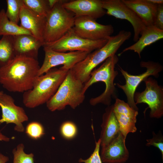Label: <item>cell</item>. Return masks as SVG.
Segmentation results:
<instances>
[{"mask_svg": "<svg viewBox=\"0 0 163 163\" xmlns=\"http://www.w3.org/2000/svg\"><path fill=\"white\" fill-rule=\"evenodd\" d=\"M40 67L37 59L16 55L0 67V84L10 92L24 93L32 88Z\"/></svg>", "mask_w": 163, "mask_h": 163, "instance_id": "obj_1", "label": "cell"}, {"mask_svg": "<svg viewBox=\"0 0 163 163\" xmlns=\"http://www.w3.org/2000/svg\"><path fill=\"white\" fill-rule=\"evenodd\" d=\"M131 35L130 32L122 30L116 35L111 36L104 46L88 53L84 59L70 69V71L76 79L84 84L89 79L94 69L109 57L115 54Z\"/></svg>", "mask_w": 163, "mask_h": 163, "instance_id": "obj_2", "label": "cell"}, {"mask_svg": "<svg viewBox=\"0 0 163 163\" xmlns=\"http://www.w3.org/2000/svg\"><path fill=\"white\" fill-rule=\"evenodd\" d=\"M69 70L52 68L37 76L32 89L24 92L23 101L27 107L33 108L46 103L54 95Z\"/></svg>", "mask_w": 163, "mask_h": 163, "instance_id": "obj_3", "label": "cell"}, {"mask_svg": "<svg viewBox=\"0 0 163 163\" xmlns=\"http://www.w3.org/2000/svg\"><path fill=\"white\" fill-rule=\"evenodd\" d=\"M118 60V58L116 54L109 57L99 67L91 72L89 79L84 84L85 92L88 88L95 83L102 82L105 84L104 92L100 95L90 99L89 102L91 105L101 103L109 106L111 105L112 98H116L114 81L118 74L117 71L115 70V67Z\"/></svg>", "mask_w": 163, "mask_h": 163, "instance_id": "obj_4", "label": "cell"}, {"mask_svg": "<svg viewBox=\"0 0 163 163\" xmlns=\"http://www.w3.org/2000/svg\"><path fill=\"white\" fill-rule=\"evenodd\" d=\"M84 84L76 79L69 70L54 95L46 103L50 111L60 110L69 106L75 109L85 97Z\"/></svg>", "mask_w": 163, "mask_h": 163, "instance_id": "obj_5", "label": "cell"}, {"mask_svg": "<svg viewBox=\"0 0 163 163\" xmlns=\"http://www.w3.org/2000/svg\"><path fill=\"white\" fill-rule=\"evenodd\" d=\"M64 1L59 0L46 17L44 43L57 40L74 26L75 15L64 8L62 5Z\"/></svg>", "mask_w": 163, "mask_h": 163, "instance_id": "obj_6", "label": "cell"}, {"mask_svg": "<svg viewBox=\"0 0 163 163\" xmlns=\"http://www.w3.org/2000/svg\"><path fill=\"white\" fill-rule=\"evenodd\" d=\"M108 40L86 39L76 34L72 28L59 39L52 42L44 43L43 46L59 52L81 51L90 53L103 47Z\"/></svg>", "mask_w": 163, "mask_h": 163, "instance_id": "obj_7", "label": "cell"}, {"mask_svg": "<svg viewBox=\"0 0 163 163\" xmlns=\"http://www.w3.org/2000/svg\"><path fill=\"white\" fill-rule=\"evenodd\" d=\"M140 66L141 67L145 68L146 71L138 75L130 74L119 66V69L124 78L125 84L124 85L116 84L126 95L127 103L131 107L137 111L138 108L134 100V95L137 87L142 81L149 76L152 75L158 77L159 72L163 69V66L159 63L151 61H142L140 63Z\"/></svg>", "mask_w": 163, "mask_h": 163, "instance_id": "obj_8", "label": "cell"}, {"mask_svg": "<svg viewBox=\"0 0 163 163\" xmlns=\"http://www.w3.org/2000/svg\"><path fill=\"white\" fill-rule=\"evenodd\" d=\"M146 87L142 92H135L134 100L136 105L145 103L150 109L149 116L152 118H159L163 115V89L153 78L144 80Z\"/></svg>", "mask_w": 163, "mask_h": 163, "instance_id": "obj_9", "label": "cell"}, {"mask_svg": "<svg viewBox=\"0 0 163 163\" xmlns=\"http://www.w3.org/2000/svg\"><path fill=\"white\" fill-rule=\"evenodd\" d=\"M45 57L43 63L38 72V76L44 74L50 69L59 65L61 68L69 70L84 59L90 53L75 51L69 52H57L43 47Z\"/></svg>", "mask_w": 163, "mask_h": 163, "instance_id": "obj_10", "label": "cell"}, {"mask_svg": "<svg viewBox=\"0 0 163 163\" xmlns=\"http://www.w3.org/2000/svg\"><path fill=\"white\" fill-rule=\"evenodd\" d=\"M88 16L75 17L72 29L81 37L91 40L108 39L114 32L111 24L104 25Z\"/></svg>", "mask_w": 163, "mask_h": 163, "instance_id": "obj_11", "label": "cell"}, {"mask_svg": "<svg viewBox=\"0 0 163 163\" xmlns=\"http://www.w3.org/2000/svg\"><path fill=\"white\" fill-rule=\"evenodd\" d=\"M102 6L106 14L115 18L124 19L131 24L133 29V40L136 42L146 26L135 12L122 0H102Z\"/></svg>", "mask_w": 163, "mask_h": 163, "instance_id": "obj_12", "label": "cell"}, {"mask_svg": "<svg viewBox=\"0 0 163 163\" xmlns=\"http://www.w3.org/2000/svg\"><path fill=\"white\" fill-rule=\"evenodd\" d=\"M0 107L2 111L0 123H14L15 130L21 133L24 132L25 128L23 123L28 120L27 115L22 107L15 104L14 100L11 96L4 93L3 91L0 94Z\"/></svg>", "mask_w": 163, "mask_h": 163, "instance_id": "obj_13", "label": "cell"}, {"mask_svg": "<svg viewBox=\"0 0 163 163\" xmlns=\"http://www.w3.org/2000/svg\"><path fill=\"white\" fill-rule=\"evenodd\" d=\"M113 111L119 123L120 132L126 138L129 133L136 132V124L138 111L131 107L123 100L116 98L113 105Z\"/></svg>", "mask_w": 163, "mask_h": 163, "instance_id": "obj_14", "label": "cell"}, {"mask_svg": "<svg viewBox=\"0 0 163 163\" xmlns=\"http://www.w3.org/2000/svg\"><path fill=\"white\" fill-rule=\"evenodd\" d=\"M62 5L75 17L87 16L96 20L106 14L101 0H64Z\"/></svg>", "mask_w": 163, "mask_h": 163, "instance_id": "obj_15", "label": "cell"}, {"mask_svg": "<svg viewBox=\"0 0 163 163\" xmlns=\"http://www.w3.org/2000/svg\"><path fill=\"white\" fill-rule=\"evenodd\" d=\"M125 138L120 132L106 146L101 148L100 157L104 163H124L129 158L125 144Z\"/></svg>", "mask_w": 163, "mask_h": 163, "instance_id": "obj_16", "label": "cell"}, {"mask_svg": "<svg viewBox=\"0 0 163 163\" xmlns=\"http://www.w3.org/2000/svg\"><path fill=\"white\" fill-rule=\"evenodd\" d=\"M20 25L29 31L34 37L43 42L46 22V17L37 14L25 6L21 8Z\"/></svg>", "mask_w": 163, "mask_h": 163, "instance_id": "obj_17", "label": "cell"}, {"mask_svg": "<svg viewBox=\"0 0 163 163\" xmlns=\"http://www.w3.org/2000/svg\"><path fill=\"white\" fill-rule=\"evenodd\" d=\"M14 37V47L16 55L37 59L38 51L44 42L32 35L24 34Z\"/></svg>", "mask_w": 163, "mask_h": 163, "instance_id": "obj_18", "label": "cell"}, {"mask_svg": "<svg viewBox=\"0 0 163 163\" xmlns=\"http://www.w3.org/2000/svg\"><path fill=\"white\" fill-rule=\"evenodd\" d=\"M99 139L100 146L104 147L109 144L120 132V126L113 111V105L107 106L102 116Z\"/></svg>", "mask_w": 163, "mask_h": 163, "instance_id": "obj_19", "label": "cell"}, {"mask_svg": "<svg viewBox=\"0 0 163 163\" xmlns=\"http://www.w3.org/2000/svg\"><path fill=\"white\" fill-rule=\"evenodd\" d=\"M132 10L146 27L153 26L155 20L158 5L147 0H122Z\"/></svg>", "mask_w": 163, "mask_h": 163, "instance_id": "obj_20", "label": "cell"}, {"mask_svg": "<svg viewBox=\"0 0 163 163\" xmlns=\"http://www.w3.org/2000/svg\"><path fill=\"white\" fill-rule=\"evenodd\" d=\"M163 38V30L154 25L146 27L138 40L134 44L123 50L118 55L120 56L124 52L131 50L137 53L140 58L141 53L145 47Z\"/></svg>", "mask_w": 163, "mask_h": 163, "instance_id": "obj_21", "label": "cell"}, {"mask_svg": "<svg viewBox=\"0 0 163 163\" xmlns=\"http://www.w3.org/2000/svg\"><path fill=\"white\" fill-rule=\"evenodd\" d=\"M24 34L32 35L28 30L10 21L5 9H2L0 11V36H14Z\"/></svg>", "mask_w": 163, "mask_h": 163, "instance_id": "obj_22", "label": "cell"}, {"mask_svg": "<svg viewBox=\"0 0 163 163\" xmlns=\"http://www.w3.org/2000/svg\"><path fill=\"white\" fill-rule=\"evenodd\" d=\"M15 56L14 37L3 36L0 39V67L7 64Z\"/></svg>", "mask_w": 163, "mask_h": 163, "instance_id": "obj_23", "label": "cell"}, {"mask_svg": "<svg viewBox=\"0 0 163 163\" xmlns=\"http://www.w3.org/2000/svg\"><path fill=\"white\" fill-rule=\"evenodd\" d=\"M7 9L6 15L11 21L18 24L20 21V14L22 6L24 5L23 0H6Z\"/></svg>", "mask_w": 163, "mask_h": 163, "instance_id": "obj_24", "label": "cell"}, {"mask_svg": "<svg viewBox=\"0 0 163 163\" xmlns=\"http://www.w3.org/2000/svg\"><path fill=\"white\" fill-rule=\"evenodd\" d=\"M24 5L37 14L46 17L51 9L48 0H23Z\"/></svg>", "mask_w": 163, "mask_h": 163, "instance_id": "obj_25", "label": "cell"}, {"mask_svg": "<svg viewBox=\"0 0 163 163\" xmlns=\"http://www.w3.org/2000/svg\"><path fill=\"white\" fill-rule=\"evenodd\" d=\"M24 145L20 143L18 145L16 148L13 149V163H34V154L25 153L24 151Z\"/></svg>", "mask_w": 163, "mask_h": 163, "instance_id": "obj_26", "label": "cell"}, {"mask_svg": "<svg viewBox=\"0 0 163 163\" xmlns=\"http://www.w3.org/2000/svg\"><path fill=\"white\" fill-rule=\"evenodd\" d=\"M25 132L27 135L34 139H38L44 134L43 125L40 123L33 121L30 123L27 126Z\"/></svg>", "mask_w": 163, "mask_h": 163, "instance_id": "obj_27", "label": "cell"}, {"mask_svg": "<svg viewBox=\"0 0 163 163\" xmlns=\"http://www.w3.org/2000/svg\"><path fill=\"white\" fill-rule=\"evenodd\" d=\"M60 132L64 138L67 139H71L76 135L77 129L74 123L67 121L63 123L61 125Z\"/></svg>", "mask_w": 163, "mask_h": 163, "instance_id": "obj_28", "label": "cell"}, {"mask_svg": "<svg viewBox=\"0 0 163 163\" xmlns=\"http://www.w3.org/2000/svg\"><path fill=\"white\" fill-rule=\"evenodd\" d=\"M95 143V147L94 151L89 157L85 160L80 158L79 159V162L83 163H102L99 154L100 149L101 146L100 139H99L97 141H96Z\"/></svg>", "mask_w": 163, "mask_h": 163, "instance_id": "obj_29", "label": "cell"}, {"mask_svg": "<svg viewBox=\"0 0 163 163\" xmlns=\"http://www.w3.org/2000/svg\"><path fill=\"white\" fill-rule=\"evenodd\" d=\"M153 137L146 140V145L149 146L151 145L157 148L160 151L163 157V138L162 136L157 135L153 132Z\"/></svg>", "mask_w": 163, "mask_h": 163, "instance_id": "obj_30", "label": "cell"}, {"mask_svg": "<svg viewBox=\"0 0 163 163\" xmlns=\"http://www.w3.org/2000/svg\"><path fill=\"white\" fill-rule=\"evenodd\" d=\"M153 25L159 29L163 30V4L158 5Z\"/></svg>", "mask_w": 163, "mask_h": 163, "instance_id": "obj_31", "label": "cell"}, {"mask_svg": "<svg viewBox=\"0 0 163 163\" xmlns=\"http://www.w3.org/2000/svg\"><path fill=\"white\" fill-rule=\"evenodd\" d=\"M9 160L8 157L5 156L0 152V163H6Z\"/></svg>", "mask_w": 163, "mask_h": 163, "instance_id": "obj_32", "label": "cell"}, {"mask_svg": "<svg viewBox=\"0 0 163 163\" xmlns=\"http://www.w3.org/2000/svg\"><path fill=\"white\" fill-rule=\"evenodd\" d=\"M147 1L152 3L158 5L163 4V0H147Z\"/></svg>", "mask_w": 163, "mask_h": 163, "instance_id": "obj_33", "label": "cell"}, {"mask_svg": "<svg viewBox=\"0 0 163 163\" xmlns=\"http://www.w3.org/2000/svg\"><path fill=\"white\" fill-rule=\"evenodd\" d=\"M59 0H48L49 6L51 9Z\"/></svg>", "mask_w": 163, "mask_h": 163, "instance_id": "obj_34", "label": "cell"}, {"mask_svg": "<svg viewBox=\"0 0 163 163\" xmlns=\"http://www.w3.org/2000/svg\"><path fill=\"white\" fill-rule=\"evenodd\" d=\"M10 139L5 136L3 135L0 132V141H3L5 142H8L9 141Z\"/></svg>", "mask_w": 163, "mask_h": 163, "instance_id": "obj_35", "label": "cell"}, {"mask_svg": "<svg viewBox=\"0 0 163 163\" xmlns=\"http://www.w3.org/2000/svg\"><path fill=\"white\" fill-rule=\"evenodd\" d=\"M2 92V91H0V94H1Z\"/></svg>", "mask_w": 163, "mask_h": 163, "instance_id": "obj_36", "label": "cell"}]
</instances>
